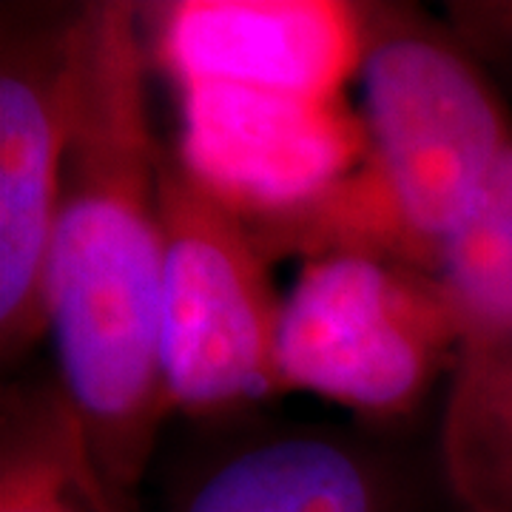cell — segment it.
<instances>
[{
  "instance_id": "obj_1",
  "label": "cell",
  "mask_w": 512,
  "mask_h": 512,
  "mask_svg": "<svg viewBox=\"0 0 512 512\" xmlns=\"http://www.w3.org/2000/svg\"><path fill=\"white\" fill-rule=\"evenodd\" d=\"M143 6L97 0L69 18V137L49 254L57 382L100 464L140 487L171 402L163 379L165 151Z\"/></svg>"
},
{
  "instance_id": "obj_2",
  "label": "cell",
  "mask_w": 512,
  "mask_h": 512,
  "mask_svg": "<svg viewBox=\"0 0 512 512\" xmlns=\"http://www.w3.org/2000/svg\"><path fill=\"white\" fill-rule=\"evenodd\" d=\"M359 83V165L311 208L251 234L268 259L353 251L439 274L510 154L507 109L461 40L407 6H367Z\"/></svg>"
},
{
  "instance_id": "obj_3",
  "label": "cell",
  "mask_w": 512,
  "mask_h": 512,
  "mask_svg": "<svg viewBox=\"0 0 512 512\" xmlns=\"http://www.w3.org/2000/svg\"><path fill=\"white\" fill-rule=\"evenodd\" d=\"M456 350V313L439 274L376 254L305 259L282 296V393L305 390L370 424L413 416Z\"/></svg>"
},
{
  "instance_id": "obj_4",
  "label": "cell",
  "mask_w": 512,
  "mask_h": 512,
  "mask_svg": "<svg viewBox=\"0 0 512 512\" xmlns=\"http://www.w3.org/2000/svg\"><path fill=\"white\" fill-rule=\"evenodd\" d=\"M165 225L163 379L171 410L231 419L282 396V296L251 228L211 197L174 148L160 177Z\"/></svg>"
},
{
  "instance_id": "obj_5",
  "label": "cell",
  "mask_w": 512,
  "mask_h": 512,
  "mask_svg": "<svg viewBox=\"0 0 512 512\" xmlns=\"http://www.w3.org/2000/svg\"><path fill=\"white\" fill-rule=\"evenodd\" d=\"M72 12H3L0 37V353L49 333V254L69 137Z\"/></svg>"
},
{
  "instance_id": "obj_6",
  "label": "cell",
  "mask_w": 512,
  "mask_h": 512,
  "mask_svg": "<svg viewBox=\"0 0 512 512\" xmlns=\"http://www.w3.org/2000/svg\"><path fill=\"white\" fill-rule=\"evenodd\" d=\"M456 350L439 421L453 512H512V148L441 262Z\"/></svg>"
},
{
  "instance_id": "obj_7",
  "label": "cell",
  "mask_w": 512,
  "mask_h": 512,
  "mask_svg": "<svg viewBox=\"0 0 512 512\" xmlns=\"http://www.w3.org/2000/svg\"><path fill=\"white\" fill-rule=\"evenodd\" d=\"M177 92V160L248 228L311 208L367 148L362 111L345 97L311 100L239 86Z\"/></svg>"
},
{
  "instance_id": "obj_8",
  "label": "cell",
  "mask_w": 512,
  "mask_h": 512,
  "mask_svg": "<svg viewBox=\"0 0 512 512\" xmlns=\"http://www.w3.org/2000/svg\"><path fill=\"white\" fill-rule=\"evenodd\" d=\"M151 60L188 86L339 100L359 80L367 6L348 0H174L143 6Z\"/></svg>"
},
{
  "instance_id": "obj_9",
  "label": "cell",
  "mask_w": 512,
  "mask_h": 512,
  "mask_svg": "<svg viewBox=\"0 0 512 512\" xmlns=\"http://www.w3.org/2000/svg\"><path fill=\"white\" fill-rule=\"evenodd\" d=\"M441 476L370 433L285 427L237 441L188 481L174 512H441Z\"/></svg>"
},
{
  "instance_id": "obj_10",
  "label": "cell",
  "mask_w": 512,
  "mask_h": 512,
  "mask_svg": "<svg viewBox=\"0 0 512 512\" xmlns=\"http://www.w3.org/2000/svg\"><path fill=\"white\" fill-rule=\"evenodd\" d=\"M0 512H137V493L106 473L57 376L3 390Z\"/></svg>"
},
{
  "instance_id": "obj_11",
  "label": "cell",
  "mask_w": 512,
  "mask_h": 512,
  "mask_svg": "<svg viewBox=\"0 0 512 512\" xmlns=\"http://www.w3.org/2000/svg\"><path fill=\"white\" fill-rule=\"evenodd\" d=\"M447 20L470 55L512 77V0H456Z\"/></svg>"
}]
</instances>
